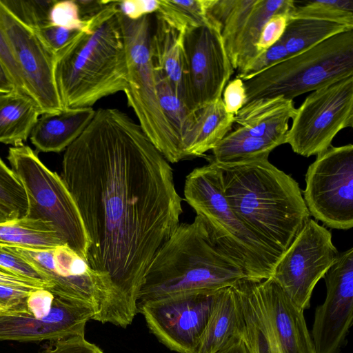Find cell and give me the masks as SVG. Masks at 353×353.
I'll list each match as a JSON object with an SVG mask.
<instances>
[{"label":"cell","mask_w":353,"mask_h":353,"mask_svg":"<svg viewBox=\"0 0 353 353\" xmlns=\"http://www.w3.org/2000/svg\"><path fill=\"white\" fill-rule=\"evenodd\" d=\"M61 178L88 236L87 262L111 281L106 321L126 327L154 256L179 225L172 168L126 113L99 108L65 150Z\"/></svg>","instance_id":"6da1fadb"},{"label":"cell","mask_w":353,"mask_h":353,"mask_svg":"<svg viewBox=\"0 0 353 353\" xmlns=\"http://www.w3.org/2000/svg\"><path fill=\"white\" fill-rule=\"evenodd\" d=\"M214 163L231 208L282 256L310 217L299 183L267 157Z\"/></svg>","instance_id":"7a4b0ae2"},{"label":"cell","mask_w":353,"mask_h":353,"mask_svg":"<svg viewBox=\"0 0 353 353\" xmlns=\"http://www.w3.org/2000/svg\"><path fill=\"white\" fill-rule=\"evenodd\" d=\"M117 4L109 1L85 20L87 31L56 54L54 79L64 110L92 107L127 89V55Z\"/></svg>","instance_id":"3957f363"},{"label":"cell","mask_w":353,"mask_h":353,"mask_svg":"<svg viewBox=\"0 0 353 353\" xmlns=\"http://www.w3.org/2000/svg\"><path fill=\"white\" fill-rule=\"evenodd\" d=\"M249 277L217 245L203 219L179 223L154 256L138 303L172 295L214 291Z\"/></svg>","instance_id":"277c9868"},{"label":"cell","mask_w":353,"mask_h":353,"mask_svg":"<svg viewBox=\"0 0 353 353\" xmlns=\"http://www.w3.org/2000/svg\"><path fill=\"white\" fill-rule=\"evenodd\" d=\"M187 203L205 221L217 245L250 278H270L281 255L261 240L234 212L223 193L221 171L211 161L186 176Z\"/></svg>","instance_id":"5b68a950"},{"label":"cell","mask_w":353,"mask_h":353,"mask_svg":"<svg viewBox=\"0 0 353 353\" xmlns=\"http://www.w3.org/2000/svg\"><path fill=\"white\" fill-rule=\"evenodd\" d=\"M350 76H353V30L290 55L243 81L245 103L277 96L293 100Z\"/></svg>","instance_id":"8992f818"},{"label":"cell","mask_w":353,"mask_h":353,"mask_svg":"<svg viewBox=\"0 0 353 353\" xmlns=\"http://www.w3.org/2000/svg\"><path fill=\"white\" fill-rule=\"evenodd\" d=\"M120 19L127 55L128 85L125 93L143 132L170 163L183 160L178 137L161 110L151 54L152 29L149 15Z\"/></svg>","instance_id":"52a82bcc"},{"label":"cell","mask_w":353,"mask_h":353,"mask_svg":"<svg viewBox=\"0 0 353 353\" xmlns=\"http://www.w3.org/2000/svg\"><path fill=\"white\" fill-rule=\"evenodd\" d=\"M7 158L27 196L26 217L50 224L66 245L87 261L88 236L78 207L61 176L48 168L25 144L10 147Z\"/></svg>","instance_id":"ba28073f"},{"label":"cell","mask_w":353,"mask_h":353,"mask_svg":"<svg viewBox=\"0 0 353 353\" xmlns=\"http://www.w3.org/2000/svg\"><path fill=\"white\" fill-rule=\"evenodd\" d=\"M285 143L309 157L327 149L343 129L353 125V76L310 94L295 110Z\"/></svg>","instance_id":"9c48e42d"},{"label":"cell","mask_w":353,"mask_h":353,"mask_svg":"<svg viewBox=\"0 0 353 353\" xmlns=\"http://www.w3.org/2000/svg\"><path fill=\"white\" fill-rule=\"evenodd\" d=\"M303 199L316 220L328 228L353 227V145H330L305 174Z\"/></svg>","instance_id":"30bf717a"},{"label":"cell","mask_w":353,"mask_h":353,"mask_svg":"<svg viewBox=\"0 0 353 353\" xmlns=\"http://www.w3.org/2000/svg\"><path fill=\"white\" fill-rule=\"evenodd\" d=\"M13 248L50 284L54 296L89 305L96 311L94 320L104 323L112 294L107 274L92 268L66 245L48 250Z\"/></svg>","instance_id":"8fae6325"},{"label":"cell","mask_w":353,"mask_h":353,"mask_svg":"<svg viewBox=\"0 0 353 353\" xmlns=\"http://www.w3.org/2000/svg\"><path fill=\"white\" fill-rule=\"evenodd\" d=\"M331 232L309 219L276 264L272 278L302 310L314 287L339 256Z\"/></svg>","instance_id":"7c38bea8"},{"label":"cell","mask_w":353,"mask_h":353,"mask_svg":"<svg viewBox=\"0 0 353 353\" xmlns=\"http://www.w3.org/2000/svg\"><path fill=\"white\" fill-rule=\"evenodd\" d=\"M219 290L139 303L138 313L143 315L150 332L168 348L178 353H197Z\"/></svg>","instance_id":"4fadbf2b"},{"label":"cell","mask_w":353,"mask_h":353,"mask_svg":"<svg viewBox=\"0 0 353 353\" xmlns=\"http://www.w3.org/2000/svg\"><path fill=\"white\" fill-rule=\"evenodd\" d=\"M209 20L207 24L183 34L186 105L192 112L222 98L234 71L220 28Z\"/></svg>","instance_id":"5bb4252c"},{"label":"cell","mask_w":353,"mask_h":353,"mask_svg":"<svg viewBox=\"0 0 353 353\" xmlns=\"http://www.w3.org/2000/svg\"><path fill=\"white\" fill-rule=\"evenodd\" d=\"M0 28L21 72L30 98L41 114L64 108L54 79L56 54L37 32L18 20L0 0Z\"/></svg>","instance_id":"9a60e30c"},{"label":"cell","mask_w":353,"mask_h":353,"mask_svg":"<svg viewBox=\"0 0 353 353\" xmlns=\"http://www.w3.org/2000/svg\"><path fill=\"white\" fill-rule=\"evenodd\" d=\"M327 293L316 308L312 339L316 353H338L353 320V248L341 253L323 277Z\"/></svg>","instance_id":"2e32d148"},{"label":"cell","mask_w":353,"mask_h":353,"mask_svg":"<svg viewBox=\"0 0 353 353\" xmlns=\"http://www.w3.org/2000/svg\"><path fill=\"white\" fill-rule=\"evenodd\" d=\"M95 316L89 305L54 296L50 312L41 319L30 316L26 308L0 313V341L54 342L85 336V325Z\"/></svg>","instance_id":"e0dca14e"},{"label":"cell","mask_w":353,"mask_h":353,"mask_svg":"<svg viewBox=\"0 0 353 353\" xmlns=\"http://www.w3.org/2000/svg\"><path fill=\"white\" fill-rule=\"evenodd\" d=\"M257 288L280 353H316L303 310L272 279L257 281Z\"/></svg>","instance_id":"ac0fdd59"},{"label":"cell","mask_w":353,"mask_h":353,"mask_svg":"<svg viewBox=\"0 0 353 353\" xmlns=\"http://www.w3.org/2000/svg\"><path fill=\"white\" fill-rule=\"evenodd\" d=\"M259 279L245 277L232 286L236 332L250 353H280L257 288Z\"/></svg>","instance_id":"d6986e66"},{"label":"cell","mask_w":353,"mask_h":353,"mask_svg":"<svg viewBox=\"0 0 353 353\" xmlns=\"http://www.w3.org/2000/svg\"><path fill=\"white\" fill-rule=\"evenodd\" d=\"M295 110L294 101L283 96L256 99L245 103L234 115V123L251 136L282 145Z\"/></svg>","instance_id":"ffe728a7"},{"label":"cell","mask_w":353,"mask_h":353,"mask_svg":"<svg viewBox=\"0 0 353 353\" xmlns=\"http://www.w3.org/2000/svg\"><path fill=\"white\" fill-rule=\"evenodd\" d=\"M295 6L292 0H256L247 16L223 41L234 70L239 71L261 52L257 43L262 28L274 14H291Z\"/></svg>","instance_id":"44dd1931"},{"label":"cell","mask_w":353,"mask_h":353,"mask_svg":"<svg viewBox=\"0 0 353 353\" xmlns=\"http://www.w3.org/2000/svg\"><path fill=\"white\" fill-rule=\"evenodd\" d=\"M95 111L92 107H88L65 109L56 114H42L30 135L31 143L39 152L65 150L85 129Z\"/></svg>","instance_id":"7402d4cb"},{"label":"cell","mask_w":353,"mask_h":353,"mask_svg":"<svg viewBox=\"0 0 353 353\" xmlns=\"http://www.w3.org/2000/svg\"><path fill=\"white\" fill-rule=\"evenodd\" d=\"M150 48L154 67L163 74L176 94L186 105L183 34L156 14Z\"/></svg>","instance_id":"603a6c76"},{"label":"cell","mask_w":353,"mask_h":353,"mask_svg":"<svg viewBox=\"0 0 353 353\" xmlns=\"http://www.w3.org/2000/svg\"><path fill=\"white\" fill-rule=\"evenodd\" d=\"M234 114L227 112L222 98L196 112L194 122L182 140L183 159L202 157L232 130Z\"/></svg>","instance_id":"cb8c5ba5"},{"label":"cell","mask_w":353,"mask_h":353,"mask_svg":"<svg viewBox=\"0 0 353 353\" xmlns=\"http://www.w3.org/2000/svg\"><path fill=\"white\" fill-rule=\"evenodd\" d=\"M41 114L27 96L17 92L0 93V143L24 144Z\"/></svg>","instance_id":"d4e9b609"},{"label":"cell","mask_w":353,"mask_h":353,"mask_svg":"<svg viewBox=\"0 0 353 353\" xmlns=\"http://www.w3.org/2000/svg\"><path fill=\"white\" fill-rule=\"evenodd\" d=\"M353 30V26L341 22L305 17H288L281 39L290 55L325 41L337 34Z\"/></svg>","instance_id":"484cf974"},{"label":"cell","mask_w":353,"mask_h":353,"mask_svg":"<svg viewBox=\"0 0 353 353\" xmlns=\"http://www.w3.org/2000/svg\"><path fill=\"white\" fill-rule=\"evenodd\" d=\"M0 245L48 250L65 244L48 223L24 217L0 223Z\"/></svg>","instance_id":"4316f807"},{"label":"cell","mask_w":353,"mask_h":353,"mask_svg":"<svg viewBox=\"0 0 353 353\" xmlns=\"http://www.w3.org/2000/svg\"><path fill=\"white\" fill-rule=\"evenodd\" d=\"M236 332L235 296L230 286L217 294L197 353H215Z\"/></svg>","instance_id":"83f0119b"},{"label":"cell","mask_w":353,"mask_h":353,"mask_svg":"<svg viewBox=\"0 0 353 353\" xmlns=\"http://www.w3.org/2000/svg\"><path fill=\"white\" fill-rule=\"evenodd\" d=\"M280 144L272 140L251 136L237 127L229 132L212 149L209 161L234 163L267 157Z\"/></svg>","instance_id":"f1b7e54d"},{"label":"cell","mask_w":353,"mask_h":353,"mask_svg":"<svg viewBox=\"0 0 353 353\" xmlns=\"http://www.w3.org/2000/svg\"><path fill=\"white\" fill-rule=\"evenodd\" d=\"M207 3L208 0H159L156 14L184 34L209 22Z\"/></svg>","instance_id":"f546056e"},{"label":"cell","mask_w":353,"mask_h":353,"mask_svg":"<svg viewBox=\"0 0 353 353\" xmlns=\"http://www.w3.org/2000/svg\"><path fill=\"white\" fill-rule=\"evenodd\" d=\"M154 69L159 103L165 117L178 137L182 154V140L194 122L196 112L186 106L163 74L155 67Z\"/></svg>","instance_id":"4dcf8cb0"},{"label":"cell","mask_w":353,"mask_h":353,"mask_svg":"<svg viewBox=\"0 0 353 353\" xmlns=\"http://www.w3.org/2000/svg\"><path fill=\"white\" fill-rule=\"evenodd\" d=\"M28 208V199L23 185L0 158V210L10 221L26 217Z\"/></svg>","instance_id":"1f68e13d"},{"label":"cell","mask_w":353,"mask_h":353,"mask_svg":"<svg viewBox=\"0 0 353 353\" xmlns=\"http://www.w3.org/2000/svg\"><path fill=\"white\" fill-rule=\"evenodd\" d=\"M289 17L321 19L353 26V1H311L303 6L295 5Z\"/></svg>","instance_id":"d6a6232c"},{"label":"cell","mask_w":353,"mask_h":353,"mask_svg":"<svg viewBox=\"0 0 353 353\" xmlns=\"http://www.w3.org/2000/svg\"><path fill=\"white\" fill-rule=\"evenodd\" d=\"M21 22L37 30L50 24L49 13L54 0H1Z\"/></svg>","instance_id":"836d02e7"},{"label":"cell","mask_w":353,"mask_h":353,"mask_svg":"<svg viewBox=\"0 0 353 353\" xmlns=\"http://www.w3.org/2000/svg\"><path fill=\"white\" fill-rule=\"evenodd\" d=\"M50 25L78 31L86 30L75 0H54L49 13Z\"/></svg>","instance_id":"e575fe53"},{"label":"cell","mask_w":353,"mask_h":353,"mask_svg":"<svg viewBox=\"0 0 353 353\" xmlns=\"http://www.w3.org/2000/svg\"><path fill=\"white\" fill-rule=\"evenodd\" d=\"M0 267L16 275L50 284L41 274L13 247L0 245Z\"/></svg>","instance_id":"d590c367"},{"label":"cell","mask_w":353,"mask_h":353,"mask_svg":"<svg viewBox=\"0 0 353 353\" xmlns=\"http://www.w3.org/2000/svg\"><path fill=\"white\" fill-rule=\"evenodd\" d=\"M289 56H290V54L280 39L270 48L247 63L241 70L238 71L236 77L245 81Z\"/></svg>","instance_id":"8d00e7d4"},{"label":"cell","mask_w":353,"mask_h":353,"mask_svg":"<svg viewBox=\"0 0 353 353\" xmlns=\"http://www.w3.org/2000/svg\"><path fill=\"white\" fill-rule=\"evenodd\" d=\"M290 13L281 12L272 16L265 23L257 43V48L261 53L279 41L287 26Z\"/></svg>","instance_id":"74e56055"},{"label":"cell","mask_w":353,"mask_h":353,"mask_svg":"<svg viewBox=\"0 0 353 353\" xmlns=\"http://www.w3.org/2000/svg\"><path fill=\"white\" fill-rule=\"evenodd\" d=\"M36 31L55 54L66 48L81 32L50 24Z\"/></svg>","instance_id":"f35d334b"},{"label":"cell","mask_w":353,"mask_h":353,"mask_svg":"<svg viewBox=\"0 0 353 353\" xmlns=\"http://www.w3.org/2000/svg\"><path fill=\"white\" fill-rule=\"evenodd\" d=\"M39 353H104L97 345L87 341L85 336H74L51 343Z\"/></svg>","instance_id":"ab89813d"},{"label":"cell","mask_w":353,"mask_h":353,"mask_svg":"<svg viewBox=\"0 0 353 353\" xmlns=\"http://www.w3.org/2000/svg\"><path fill=\"white\" fill-rule=\"evenodd\" d=\"M34 290L0 284V313L26 309L28 296Z\"/></svg>","instance_id":"60d3db41"},{"label":"cell","mask_w":353,"mask_h":353,"mask_svg":"<svg viewBox=\"0 0 353 353\" xmlns=\"http://www.w3.org/2000/svg\"><path fill=\"white\" fill-rule=\"evenodd\" d=\"M0 61L13 81L17 92L30 98L24 85L21 72L16 63L9 43L1 28Z\"/></svg>","instance_id":"b9f144b4"},{"label":"cell","mask_w":353,"mask_h":353,"mask_svg":"<svg viewBox=\"0 0 353 353\" xmlns=\"http://www.w3.org/2000/svg\"><path fill=\"white\" fill-rule=\"evenodd\" d=\"M222 94L227 112L234 115L245 103L246 94L243 81L238 77L229 81Z\"/></svg>","instance_id":"7bdbcfd3"},{"label":"cell","mask_w":353,"mask_h":353,"mask_svg":"<svg viewBox=\"0 0 353 353\" xmlns=\"http://www.w3.org/2000/svg\"><path fill=\"white\" fill-rule=\"evenodd\" d=\"M54 295L48 290L39 288L32 290L26 301V312L34 319L47 315L51 309Z\"/></svg>","instance_id":"ee69618b"},{"label":"cell","mask_w":353,"mask_h":353,"mask_svg":"<svg viewBox=\"0 0 353 353\" xmlns=\"http://www.w3.org/2000/svg\"><path fill=\"white\" fill-rule=\"evenodd\" d=\"M0 284L32 289L45 288L49 290V285L43 282L30 279L16 275L0 267Z\"/></svg>","instance_id":"f6af8a7d"},{"label":"cell","mask_w":353,"mask_h":353,"mask_svg":"<svg viewBox=\"0 0 353 353\" xmlns=\"http://www.w3.org/2000/svg\"><path fill=\"white\" fill-rule=\"evenodd\" d=\"M82 20L85 21L102 10L109 1L102 0H75Z\"/></svg>","instance_id":"bcb514c9"},{"label":"cell","mask_w":353,"mask_h":353,"mask_svg":"<svg viewBox=\"0 0 353 353\" xmlns=\"http://www.w3.org/2000/svg\"><path fill=\"white\" fill-rule=\"evenodd\" d=\"M117 7L119 12L129 19L137 20L143 17L139 0L118 1Z\"/></svg>","instance_id":"7dc6e473"},{"label":"cell","mask_w":353,"mask_h":353,"mask_svg":"<svg viewBox=\"0 0 353 353\" xmlns=\"http://www.w3.org/2000/svg\"><path fill=\"white\" fill-rule=\"evenodd\" d=\"M215 353H250L240 335L236 332Z\"/></svg>","instance_id":"c3c4849f"},{"label":"cell","mask_w":353,"mask_h":353,"mask_svg":"<svg viewBox=\"0 0 353 353\" xmlns=\"http://www.w3.org/2000/svg\"><path fill=\"white\" fill-rule=\"evenodd\" d=\"M17 92L10 77L0 61V93Z\"/></svg>","instance_id":"681fc988"},{"label":"cell","mask_w":353,"mask_h":353,"mask_svg":"<svg viewBox=\"0 0 353 353\" xmlns=\"http://www.w3.org/2000/svg\"><path fill=\"white\" fill-rule=\"evenodd\" d=\"M10 221L7 216L0 210V223Z\"/></svg>","instance_id":"f907efd6"}]
</instances>
